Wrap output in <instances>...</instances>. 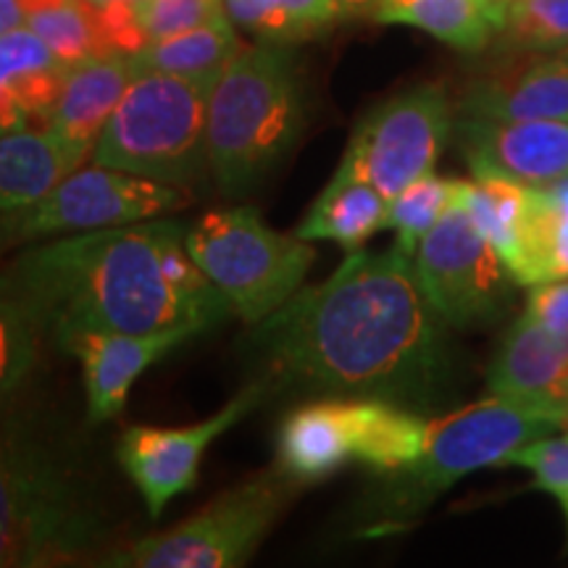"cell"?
Returning <instances> with one entry per match:
<instances>
[{
  "mask_svg": "<svg viewBox=\"0 0 568 568\" xmlns=\"http://www.w3.org/2000/svg\"><path fill=\"white\" fill-rule=\"evenodd\" d=\"M247 347L272 389L379 397L410 410L445 403L458 374L447 322L397 245L347 253L329 280L253 324Z\"/></svg>",
  "mask_w": 568,
  "mask_h": 568,
  "instance_id": "6da1fadb",
  "label": "cell"
},
{
  "mask_svg": "<svg viewBox=\"0 0 568 568\" xmlns=\"http://www.w3.org/2000/svg\"><path fill=\"white\" fill-rule=\"evenodd\" d=\"M184 232L161 216L40 240L0 274V284L59 351L84 332H205L234 308L187 253Z\"/></svg>",
  "mask_w": 568,
  "mask_h": 568,
  "instance_id": "7a4b0ae2",
  "label": "cell"
},
{
  "mask_svg": "<svg viewBox=\"0 0 568 568\" xmlns=\"http://www.w3.org/2000/svg\"><path fill=\"white\" fill-rule=\"evenodd\" d=\"M305 124L295 55L280 42L245 45L213 82L205 113L211 180L245 197L287 159Z\"/></svg>",
  "mask_w": 568,
  "mask_h": 568,
  "instance_id": "3957f363",
  "label": "cell"
},
{
  "mask_svg": "<svg viewBox=\"0 0 568 568\" xmlns=\"http://www.w3.org/2000/svg\"><path fill=\"white\" fill-rule=\"evenodd\" d=\"M566 408L556 403L489 395L432 418L422 456L389 474L364 516V535L406 529L447 489L481 468L508 466L518 447L560 432Z\"/></svg>",
  "mask_w": 568,
  "mask_h": 568,
  "instance_id": "277c9868",
  "label": "cell"
},
{
  "mask_svg": "<svg viewBox=\"0 0 568 568\" xmlns=\"http://www.w3.org/2000/svg\"><path fill=\"white\" fill-rule=\"evenodd\" d=\"M103 539L98 503L24 424H0V568L59 566Z\"/></svg>",
  "mask_w": 568,
  "mask_h": 568,
  "instance_id": "5b68a950",
  "label": "cell"
},
{
  "mask_svg": "<svg viewBox=\"0 0 568 568\" xmlns=\"http://www.w3.org/2000/svg\"><path fill=\"white\" fill-rule=\"evenodd\" d=\"M219 77L140 71L105 122L90 159L101 166L174 184L203 187L211 180L205 113Z\"/></svg>",
  "mask_w": 568,
  "mask_h": 568,
  "instance_id": "8992f818",
  "label": "cell"
},
{
  "mask_svg": "<svg viewBox=\"0 0 568 568\" xmlns=\"http://www.w3.org/2000/svg\"><path fill=\"white\" fill-rule=\"evenodd\" d=\"M184 245L247 326L282 308L316 258L311 243L272 230L255 205L203 213L184 232Z\"/></svg>",
  "mask_w": 568,
  "mask_h": 568,
  "instance_id": "52a82bcc",
  "label": "cell"
},
{
  "mask_svg": "<svg viewBox=\"0 0 568 568\" xmlns=\"http://www.w3.org/2000/svg\"><path fill=\"white\" fill-rule=\"evenodd\" d=\"M301 487L280 466L240 481L193 518L98 560L109 568H234L261 548Z\"/></svg>",
  "mask_w": 568,
  "mask_h": 568,
  "instance_id": "ba28073f",
  "label": "cell"
},
{
  "mask_svg": "<svg viewBox=\"0 0 568 568\" xmlns=\"http://www.w3.org/2000/svg\"><path fill=\"white\" fill-rule=\"evenodd\" d=\"M453 132L456 109L445 84H414L376 103L355 124L337 169L393 201L408 184L435 172Z\"/></svg>",
  "mask_w": 568,
  "mask_h": 568,
  "instance_id": "9c48e42d",
  "label": "cell"
},
{
  "mask_svg": "<svg viewBox=\"0 0 568 568\" xmlns=\"http://www.w3.org/2000/svg\"><path fill=\"white\" fill-rule=\"evenodd\" d=\"M414 268L426 301L453 329L495 324L514 301V274L460 201L418 243Z\"/></svg>",
  "mask_w": 568,
  "mask_h": 568,
  "instance_id": "30bf717a",
  "label": "cell"
},
{
  "mask_svg": "<svg viewBox=\"0 0 568 568\" xmlns=\"http://www.w3.org/2000/svg\"><path fill=\"white\" fill-rule=\"evenodd\" d=\"M187 203V190L174 184L145 180L101 163L77 166L27 211L19 226V243L151 222L184 209Z\"/></svg>",
  "mask_w": 568,
  "mask_h": 568,
  "instance_id": "8fae6325",
  "label": "cell"
},
{
  "mask_svg": "<svg viewBox=\"0 0 568 568\" xmlns=\"http://www.w3.org/2000/svg\"><path fill=\"white\" fill-rule=\"evenodd\" d=\"M272 393L266 379H255L234 400L219 410L216 416L197 422L193 426H130L119 439L116 458L132 485L140 489L142 500L151 518H159L176 495L193 489L201 471L205 450L253 414Z\"/></svg>",
  "mask_w": 568,
  "mask_h": 568,
  "instance_id": "7c38bea8",
  "label": "cell"
},
{
  "mask_svg": "<svg viewBox=\"0 0 568 568\" xmlns=\"http://www.w3.org/2000/svg\"><path fill=\"white\" fill-rule=\"evenodd\" d=\"M458 145L474 176L548 187L568 176V122L456 119Z\"/></svg>",
  "mask_w": 568,
  "mask_h": 568,
  "instance_id": "4fadbf2b",
  "label": "cell"
},
{
  "mask_svg": "<svg viewBox=\"0 0 568 568\" xmlns=\"http://www.w3.org/2000/svg\"><path fill=\"white\" fill-rule=\"evenodd\" d=\"M201 332L197 326H172L155 332H84L71 337L61 353L80 358L90 422L122 416L134 379Z\"/></svg>",
  "mask_w": 568,
  "mask_h": 568,
  "instance_id": "5bb4252c",
  "label": "cell"
},
{
  "mask_svg": "<svg viewBox=\"0 0 568 568\" xmlns=\"http://www.w3.org/2000/svg\"><path fill=\"white\" fill-rule=\"evenodd\" d=\"M458 116L568 122V55H514L468 84Z\"/></svg>",
  "mask_w": 568,
  "mask_h": 568,
  "instance_id": "9a60e30c",
  "label": "cell"
},
{
  "mask_svg": "<svg viewBox=\"0 0 568 568\" xmlns=\"http://www.w3.org/2000/svg\"><path fill=\"white\" fill-rule=\"evenodd\" d=\"M132 80L130 55L103 53L77 63L69 69L42 130L71 153L88 159Z\"/></svg>",
  "mask_w": 568,
  "mask_h": 568,
  "instance_id": "2e32d148",
  "label": "cell"
},
{
  "mask_svg": "<svg viewBox=\"0 0 568 568\" xmlns=\"http://www.w3.org/2000/svg\"><path fill=\"white\" fill-rule=\"evenodd\" d=\"M82 161L45 130L0 138V255L21 245L19 226L27 211Z\"/></svg>",
  "mask_w": 568,
  "mask_h": 568,
  "instance_id": "e0dca14e",
  "label": "cell"
},
{
  "mask_svg": "<svg viewBox=\"0 0 568 568\" xmlns=\"http://www.w3.org/2000/svg\"><path fill=\"white\" fill-rule=\"evenodd\" d=\"M69 67L30 27L0 34V138L45 124Z\"/></svg>",
  "mask_w": 568,
  "mask_h": 568,
  "instance_id": "ac0fdd59",
  "label": "cell"
},
{
  "mask_svg": "<svg viewBox=\"0 0 568 568\" xmlns=\"http://www.w3.org/2000/svg\"><path fill=\"white\" fill-rule=\"evenodd\" d=\"M353 458L351 397H322L295 408L276 435V466L297 485H314Z\"/></svg>",
  "mask_w": 568,
  "mask_h": 568,
  "instance_id": "d6986e66",
  "label": "cell"
},
{
  "mask_svg": "<svg viewBox=\"0 0 568 568\" xmlns=\"http://www.w3.org/2000/svg\"><path fill=\"white\" fill-rule=\"evenodd\" d=\"M566 372L568 335H558L524 311L489 361L487 387L493 395L514 400L556 403V389Z\"/></svg>",
  "mask_w": 568,
  "mask_h": 568,
  "instance_id": "ffe728a7",
  "label": "cell"
},
{
  "mask_svg": "<svg viewBox=\"0 0 568 568\" xmlns=\"http://www.w3.org/2000/svg\"><path fill=\"white\" fill-rule=\"evenodd\" d=\"M387 209L389 201L379 190L337 169L303 222L295 226V234L305 243L329 240L351 253L379 230H387Z\"/></svg>",
  "mask_w": 568,
  "mask_h": 568,
  "instance_id": "44dd1931",
  "label": "cell"
},
{
  "mask_svg": "<svg viewBox=\"0 0 568 568\" xmlns=\"http://www.w3.org/2000/svg\"><path fill=\"white\" fill-rule=\"evenodd\" d=\"M353 458L379 477L403 471L422 456L429 418L379 397H351Z\"/></svg>",
  "mask_w": 568,
  "mask_h": 568,
  "instance_id": "7402d4cb",
  "label": "cell"
},
{
  "mask_svg": "<svg viewBox=\"0 0 568 568\" xmlns=\"http://www.w3.org/2000/svg\"><path fill=\"white\" fill-rule=\"evenodd\" d=\"M379 24L416 27L460 53H481L495 40L500 19L489 0H385Z\"/></svg>",
  "mask_w": 568,
  "mask_h": 568,
  "instance_id": "603a6c76",
  "label": "cell"
},
{
  "mask_svg": "<svg viewBox=\"0 0 568 568\" xmlns=\"http://www.w3.org/2000/svg\"><path fill=\"white\" fill-rule=\"evenodd\" d=\"M568 276V176L548 187H529L521 251L514 280L521 287Z\"/></svg>",
  "mask_w": 568,
  "mask_h": 568,
  "instance_id": "cb8c5ba5",
  "label": "cell"
},
{
  "mask_svg": "<svg viewBox=\"0 0 568 568\" xmlns=\"http://www.w3.org/2000/svg\"><path fill=\"white\" fill-rule=\"evenodd\" d=\"M243 48L237 27L222 13L187 32L148 42L140 53L130 55V61L134 74L163 71L176 77H219Z\"/></svg>",
  "mask_w": 568,
  "mask_h": 568,
  "instance_id": "d4e9b609",
  "label": "cell"
},
{
  "mask_svg": "<svg viewBox=\"0 0 568 568\" xmlns=\"http://www.w3.org/2000/svg\"><path fill=\"white\" fill-rule=\"evenodd\" d=\"M458 201L514 274L529 211L527 184L500 176H474V182H460Z\"/></svg>",
  "mask_w": 568,
  "mask_h": 568,
  "instance_id": "484cf974",
  "label": "cell"
},
{
  "mask_svg": "<svg viewBox=\"0 0 568 568\" xmlns=\"http://www.w3.org/2000/svg\"><path fill=\"white\" fill-rule=\"evenodd\" d=\"M495 40L503 55L566 53L568 0H510Z\"/></svg>",
  "mask_w": 568,
  "mask_h": 568,
  "instance_id": "4316f807",
  "label": "cell"
},
{
  "mask_svg": "<svg viewBox=\"0 0 568 568\" xmlns=\"http://www.w3.org/2000/svg\"><path fill=\"white\" fill-rule=\"evenodd\" d=\"M24 27L42 38L69 69L105 53L98 11L88 0H63L48 9L32 11Z\"/></svg>",
  "mask_w": 568,
  "mask_h": 568,
  "instance_id": "83f0119b",
  "label": "cell"
},
{
  "mask_svg": "<svg viewBox=\"0 0 568 568\" xmlns=\"http://www.w3.org/2000/svg\"><path fill=\"white\" fill-rule=\"evenodd\" d=\"M460 182L464 180H450V176H437L432 172L408 184L403 193H397L389 201L387 226L395 230L397 247L403 253L414 258L418 243L445 216L447 209L458 201Z\"/></svg>",
  "mask_w": 568,
  "mask_h": 568,
  "instance_id": "f1b7e54d",
  "label": "cell"
},
{
  "mask_svg": "<svg viewBox=\"0 0 568 568\" xmlns=\"http://www.w3.org/2000/svg\"><path fill=\"white\" fill-rule=\"evenodd\" d=\"M42 343L45 337L30 311L0 284V408L30 379Z\"/></svg>",
  "mask_w": 568,
  "mask_h": 568,
  "instance_id": "f546056e",
  "label": "cell"
},
{
  "mask_svg": "<svg viewBox=\"0 0 568 568\" xmlns=\"http://www.w3.org/2000/svg\"><path fill=\"white\" fill-rule=\"evenodd\" d=\"M134 21L148 42L187 32L222 17V0H130Z\"/></svg>",
  "mask_w": 568,
  "mask_h": 568,
  "instance_id": "4dcf8cb0",
  "label": "cell"
},
{
  "mask_svg": "<svg viewBox=\"0 0 568 568\" xmlns=\"http://www.w3.org/2000/svg\"><path fill=\"white\" fill-rule=\"evenodd\" d=\"M508 466L529 468L531 477H535L531 487L556 497L560 510H564L568 531V437L548 435L531 439L529 445L518 447Z\"/></svg>",
  "mask_w": 568,
  "mask_h": 568,
  "instance_id": "1f68e13d",
  "label": "cell"
},
{
  "mask_svg": "<svg viewBox=\"0 0 568 568\" xmlns=\"http://www.w3.org/2000/svg\"><path fill=\"white\" fill-rule=\"evenodd\" d=\"M222 3L232 24L255 38V42L293 45L303 40L293 19L284 11L282 0H222Z\"/></svg>",
  "mask_w": 568,
  "mask_h": 568,
  "instance_id": "d6a6232c",
  "label": "cell"
},
{
  "mask_svg": "<svg viewBox=\"0 0 568 568\" xmlns=\"http://www.w3.org/2000/svg\"><path fill=\"white\" fill-rule=\"evenodd\" d=\"M527 314L558 335H568V276L566 280L531 284Z\"/></svg>",
  "mask_w": 568,
  "mask_h": 568,
  "instance_id": "836d02e7",
  "label": "cell"
},
{
  "mask_svg": "<svg viewBox=\"0 0 568 568\" xmlns=\"http://www.w3.org/2000/svg\"><path fill=\"white\" fill-rule=\"evenodd\" d=\"M282 6L303 40L332 30L339 19L347 17L337 0H282Z\"/></svg>",
  "mask_w": 568,
  "mask_h": 568,
  "instance_id": "e575fe53",
  "label": "cell"
},
{
  "mask_svg": "<svg viewBox=\"0 0 568 568\" xmlns=\"http://www.w3.org/2000/svg\"><path fill=\"white\" fill-rule=\"evenodd\" d=\"M27 24V11L21 0H0V34H9Z\"/></svg>",
  "mask_w": 568,
  "mask_h": 568,
  "instance_id": "d590c367",
  "label": "cell"
},
{
  "mask_svg": "<svg viewBox=\"0 0 568 568\" xmlns=\"http://www.w3.org/2000/svg\"><path fill=\"white\" fill-rule=\"evenodd\" d=\"M339 6H343V11L351 17V13H368V17H374L376 9H379L385 0H337Z\"/></svg>",
  "mask_w": 568,
  "mask_h": 568,
  "instance_id": "8d00e7d4",
  "label": "cell"
},
{
  "mask_svg": "<svg viewBox=\"0 0 568 568\" xmlns=\"http://www.w3.org/2000/svg\"><path fill=\"white\" fill-rule=\"evenodd\" d=\"M55 3H63V0H21V6H24L27 17H30V13H32V11L48 9V6H55Z\"/></svg>",
  "mask_w": 568,
  "mask_h": 568,
  "instance_id": "74e56055",
  "label": "cell"
},
{
  "mask_svg": "<svg viewBox=\"0 0 568 568\" xmlns=\"http://www.w3.org/2000/svg\"><path fill=\"white\" fill-rule=\"evenodd\" d=\"M556 403L560 408H568V372H566L564 379H560V385L556 389Z\"/></svg>",
  "mask_w": 568,
  "mask_h": 568,
  "instance_id": "f35d334b",
  "label": "cell"
},
{
  "mask_svg": "<svg viewBox=\"0 0 568 568\" xmlns=\"http://www.w3.org/2000/svg\"><path fill=\"white\" fill-rule=\"evenodd\" d=\"M489 3H493L497 19H500V24H503V17H506V9H508L510 0H489ZM497 30H500V27H497Z\"/></svg>",
  "mask_w": 568,
  "mask_h": 568,
  "instance_id": "ab89813d",
  "label": "cell"
},
{
  "mask_svg": "<svg viewBox=\"0 0 568 568\" xmlns=\"http://www.w3.org/2000/svg\"><path fill=\"white\" fill-rule=\"evenodd\" d=\"M88 3L95 6V9H101V6H109V3H116V0H88Z\"/></svg>",
  "mask_w": 568,
  "mask_h": 568,
  "instance_id": "60d3db41",
  "label": "cell"
},
{
  "mask_svg": "<svg viewBox=\"0 0 568 568\" xmlns=\"http://www.w3.org/2000/svg\"><path fill=\"white\" fill-rule=\"evenodd\" d=\"M560 432L568 437V408H566V416H564V426H560Z\"/></svg>",
  "mask_w": 568,
  "mask_h": 568,
  "instance_id": "b9f144b4",
  "label": "cell"
},
{
  "mask_svg": "<svg viewBox=\"0 0 568 568\" xmlns=\"http://www.w3.org/2000/svg\"><path fill=\"white\" fill-rule=\"evenodd\" d=\"M560 55H568V51H566V53H560Z\"/></svg>",
  "mask_w": 568,
  "mask_h": 568,
  "instance_id": "7bdbcfd3",
  "label": "cell"
}]
</instances>
